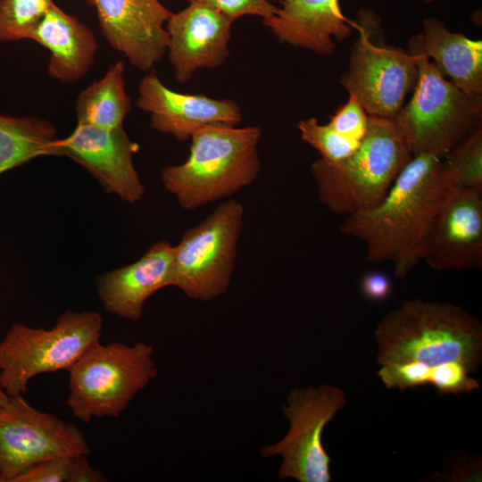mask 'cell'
Returning <instances> with one entry per match:
<instances>
[{"label": "cell", "instance_id": "27", "mask_svg": "<svg viewBox=\"0 0 482 482\" xmlns=\"http://www.w3.org/2000/svg\"><path fill=\"white\" fill-rule=\"evenodd\" d=\"M369 121V114L361 103L349 95L348 101L339 107L328 123L342 136L361 142Z\"/></svg>", "mask_w": 482, "mask_h": 482}, {"label": "cell", "instance_id": "17", "mask_svg": "<svg viewBox=\"0 0 482 482\" xmlns=\"http://www.w3.org/2000/svg\"><path fill=\"white\" fill-rule=\"evenodd\" d=\"M170 286L174 287V246L165 240L154 244L135 262L95 278L106 312L134 322L141 318L145 302Z\"/></svg>", "mask_w": 482, "mask_h": 482}, {"label": "cell", "instance_id": "32", "mask_svg": "<svg viewBox=\"0 0 482 482\" xmlns=\"http://www.w3.org/2000/svg\"><path fill=\"white\" fill-rule=\"evenodd\" d=\"M9 400V396L0 387V406L5 404Z\"/></svg>", "mask_w": 482, "mask_h": 482}, {"label": "cell", "instance_id": "23", "mask_svg": "<svg viewBox=\"0 0 482 482\" xmlns=\"http://www.w3.org/2000/svg\"><path fill=\"white\" fill-rule=\"evenodd\" d=\"M470 373L467 367L456 362L436 366L407 362L380 365L377 375L388 389L404 391L431 386L442 395H457L480 388Z\"/></svg>", "mask_w": 482, "mask_h": 482}, {"label": "cell", "instance_id": "7", "mask_svg": "<svg viewBox=\"0 0 482 482\" xmlns=\"http://www.w3.org/2000/svg\"><path fill=\"white\" fill-rule=\"evenodd\" d=\"M103 317L99 312L66 310L51 328L13 323L0 341V387L9 396L22 395L37 375L69 370L99 342Z\"/></svg>", "mask_w": 482, "mask_h": 482}, {"label": "cell", "instance_id": "24", "mask_svg": "<svg viewBox=\"0 0 482 482\" xmlns=\"http://www.w3.org/2000/svg\"><path fill=\"white\" fill-rule=\"evenodd\" d=\"M53 0H0V42L29 39Z\"/></svg>", "mask_w": 482, "mask_h": 482}, {"label": "cell", "instance_id": "6", "mask_svg": "<svg viewBox=\"0 0 482 482\" xmlns=\"http://www.w3.org/2000/svg\"><path fill=\"white\" fill-rule=\"evenodd\" d=\"M411 54L418 66L414 93L393 120L412 155L443 159L481 125L482 96L462 91L425 55Z\"/></svg>", "mask_w": 482, "mask_h": 482}, {"label": "cell", "instance_id": "4", "mask_svg": "<svg viewBox=\"0 0 482 482\" xmlns=\"http://www.w3.org/2000/svg\"><path fill=\"white\" fill-rule=\"evenodd\" d=\"M411 157L393 119L369 115L366 133L351 155L312 163L319 201L338 215L370 210L385 198Z\"/></svg>", "mask_w": 482, "mask_h": 482}, {"label": "cell", "instance_id": "15", "mask_svg": "<svg viewBox=\"0 0 482 482\" xmlns=\"http://www.w3.org/2000/svg\"><path fill=\"white\" fill-rule=\"evenodd\" d=\"M232 22L200 3H189L172 13L165 29L167 51L177 82L187 83L197 69H214L227 61Z\"/></svg>", "mask_w": 482, "mask_h": 482}, {"label": "cell", "instance_id": "13", "mask_svg": "<svg viewBox=\"0 0 482 482\" xmlns=\"http://www.w3.org/2000/svg\"><path fill=\"white\" fill-rule=\"evenodd\" d=\"M138 149L123 127L107 129L77 123L68 137L56 142L57 156L79 164L106 193L131 204L145 192L133 162Z\"/></svg>", "mask_w": 482, "mask_h": 482}, {"label": "cell", "instance_id": "1", "mask_svg": "<svg viewBox=\"0 0 482 482\" xmlns=\"http://www.w3.org/2000/svg\"><path fill=\"white\" fill-rule=\"evenodd\" d=\"M453 180L443 159L412 155L385 198L370 210L346 216L340 231L365 245L367 262H388L395 276L403 278L421 261L427 228Z\"/></svg>", "mask_w": 482, "mask_h": 482}, {"label": "cell", "instance_id": "12", "mask_svg": "<svg viewBox=\"0 0 482 482\" xmlns=\"http://www.w3.org/2000/svg\"><path fill=\"white\" fill-rule=\"evenodd\" d=\"M421 260L436 270L482 269V188L449 183L427 228Z\"/></svg>", "mask_w": 482, "mask_h": 482}, {"label": "cell", "instance_id": "14", "mask_svg": "<svg viewBox=\"0 0 482 482\" xmlns=\"http://www.w3.org/2000/svg\"><path fill=\"white\" fill-rule=\"evenodd\" d=\"M96 10L109 46L138 70L159 62L168 46L165 24L173 12L159 0H86Z\"/></svg>", "mask_w": 482, "mask_h": 482}, {"label": "cell", "instance_id": "21", "mask_svg": "<svg viewBox=\"0 0 482 482\" xmlns=\"http://www.w3.org/2000/svg\"><path fill=\"white\" fill-rule=\"evenodd\" d=\"M54 124L39 116L0 112V175L41 156H57Z\"/></svg>", "mask_w": 482, "mask_h": 482}, {"label": "cell", "instance_id": "33", "mask_svg": "<svg viewBox=\"0 0 482 482\" xmlns=\"http://www.w3.org/2000/svg\"><path fill=\"white\" fill-rule=\"evenodd\" d=\"M422 1L425 2L426 4H430L434 2L435 0H422Z\"/></svg>", "mask_w": 482, "mask_h": 482}, {"label": "cell", "instance_id": "9", "mask_svg": "<svg viewBox=\"0 0 482 482\" xmlns=\"http://www.w3.org/2000/svg\"><path fill=\"white\" fill-rule=\"evenodd\" d=\"M345 403V392L333 385L295 387L287 394L282 411L289 422L288 431L278 442L260 449L262 458L281 457L278 470L279 479L332 480L331 459L323 446L322 434Z\"/></svg>", "mask_w": 482, "mask_h": 482}, {"label": "cell", "instance_id": "19", "mask_svg": "<svg viewBox=\"0 0 482 482\" xmlns=\"http://www.w3.org/2000/svg\"><path fill=\"white\" fill-rule=\"evenodd\" d=\"M29 39L49 51L47 71L64 84L78 83L85 78L98 50L92 30L55 4L37 23Z\"/></svg>", "mask_w": 482, "mask_h": 482}, {"label": "cell", "instance_id": "28", "mask_svg": "<svg viewBox=\"0 0 482 482\" xmlns=\"http://www.w3.org/2000/svg\"><path fill=\"white\" fill-rule=\"evenodd\" d=\"M77 456L40 461L21 472L12 482H69Z\"/></svg>", "mask_w": 482, "mask_h": 482}, {"label": "cell", "instance_id": "26", "mask_svg": "<svg viewBox=\"0 0 482 482\" xmlns=\"http://www.w3.org/2000/svg\"><path fill=\"white\" fill-rule=\"evenodd\" d=\"M297 129L302 139L316 149L320 154V158L329 162L345 159L361 144L342 136L328 124H320L314 117L300 120Z\"/></svg>", "mask_w": 482, "mask_h": 482}, {"label": "cell", "instance_id": "25", "mask_svg": "<svg viewBox=\"0 0 482 482\" xmlns=\"http://www.w3.org/2000/svg\"><path fill=\"white\" fill-rule=\"evenodd\" d=\"M443 162L459 186L482 188L481 125L451 150Z\"/></svg>", "mask_w": 482, "mask_h": 482}, {"label": "cell", "instance_id": "18", "mask_svg": "<svg viewBox=\"0 0 482 482\" xmlns=\"http://www.w3.org/2000/svg\"><path fill=\"white\" fill-rule=\"evenodd\" d=\"M275 14L262 20L279 42L305 48L319 55L334 54L336 43L346 39L354 29L339 0H278Z\"/></svg>", "mask_w": 482, "mask_h": 482}, {"label": "cell", "instance_id": "34", "mask_svg": "<svg viewBox=\"0 0 482 482\" xmlns=\"http://www.w3.org/2000/svg\"><path fill=\"white\" fill-rule=\"evenodd\" d=\"M0 482H2L1 477H0Z\"/></svg>", "mask_w": 482, "mask_h": 482}, {"label": "cell", "instance_id": "16", "mask_svg": "<svg viewBox=\"0 0 482 482\" xmlns=\"http://www.w3.org/2000/svg\"><path fill=\"white\" fill-rule=\"evenodd\" d=\"M137 106L151 113V126L160 133L186 141L207 125L236 126L241 120L239 105L229 99L175 92L155 73L139 82Z\"/></svg>", "mask_w": 482, "mask_h": 482}, {"label": "cell", "instance_id": "2", "mask_svg": "<svg viewBox=\"0 0 482 482\" xmlns=\"http://www.w3.org/2000/svg\"><path fill=\"white\" fill-rule=\"evenodd\" d=\"M377 362L460 363L471 373L482 363V324L450 303L403 301L378 323Z\"/></svg>", "mask_w": 482, "mask_h": 482}, {"label": "cell", "instance_id": "29", "mask_svg": "<svg viewBox=\"0 0 482 482\" xmlns=\"http://www.w3.org/2000/svg\"><path fill=\"white\" fill-rule=\"evenodd\" d=\"M188 3H200L208 5L234 21L245 15H256L267 20L277 10L270 0H187Z\"/></svg>", "mask_w": 482, "mask_h": 482}, {"label": "cell", "instance_id": "10", "mask_svg": "<svg viewBox=\"0 0 482 482\" xmlns=\"http://www.w3.org/2000/svg\"><path fill=\"white\" fill-rule=\"evenodd\" d=\"M379 21L369 9H361L354 29L359 37L351 47L348 69L340 82L369 115L394 119L418 78L415 56L403 49L376 44L371 31Z\"/></svg>", "mask_w": 482, "mask_h": 482}, {"label": "cell", "instance_id": "11", "mask_svg": "<svg viewBox=\"0 0 482 482\" xmlns=\"http://www.w3.org/2000/svg\"><path fill=\"white\" fill-rule=\"evenodd\" d=\"M84 433L54 414L32 407L22 395L0 406V477L12 482L40 461L63 456L88 455Z\"/></svg>", "mask_w": 482, "mask_h": 482}, {"label": "cell", "instance_id": "3", "mask_svg": "<svg viewBox=\"0 0 482 482\" xmlns=\"http://www.w3.org/2000/svg\"><path fill=\"white\" fill-rule=\"evenodd\" d=\"M261 137L262 129L256 126L203 127L190 138L187 161L161 170L162 183L187 211L229 198L257 179Z\"/></svg>", "mask_w": 482, "mask_h": 482}, {"label": "cell", "instance_id": "20", "mask_svg": "<svg viewBox=\"0 0 482 482\" xmlns=\"http://www.w3.org/2000/svg\"><path fill=\"white\" fill-rule=\"evenodd\" d=\"M407 52L432 59L439 72L462 91L482 96L481 40L450 31L438 18H425L423 31L409 40Z\"/></svg>", "mask_w": 482, "mask_h": 482}, {"label": "cell", "instance_id": "31", "mask_svg": "<svg viewBox=\"0 0 482 482\" xmlns=\"http://www.w3.org/2000/svg\"><path fill=\"white\" fill-rule=\"evenodd\" d=\"M106 477L94 469L87 454L78 455L69 482H105Z\"/></svg>", "mask_w": 482, "mask_h": 482}, {"label": "cell", "instance_id": "22", "mask_svg": "<svg viewBox=\"0 0 482 482\" xmlns=\"http://www.w3.org/2000/svg\"><path fill=\"white\" fill-rule=\"evenodd\" d=\"M131 108L126 89L125 64L116 62L99 80L78 96L75 104L77 123L107 129L123 127Z\"/></svg>", "mask_w": 482, "mask_h": 482}, {"label": "cell", "instance_id": "5", "mask_svg": "<svg viewBox=\"0 0 482 482\" xmlns=\"http://www.w3.org/2000/svg\"><path fill=\"white\" fill-rule=\"evenodd\" d=\"M154 347L145 342L96 343L69 369L66 403L74 417L118 418L136 395L156 378Z\"/></svg>", "mask_w": 482, "mask_h": 482}, {"label": "cell", "instance_id": "8", "mask_svg": "<svg viewBox=\"0 0 482 482\" xmlns=\"http://www.w3.org/2000/svg\"><path fill=\"white\" fill-rule=\"evenodd\" d=\"M244 215L243 204L228 199L174 246V287L188 298L209 302L228 291Z\"/></svg>", "mask_w": 482, "mask_h": 482}, {"label": "cell", "instance_id": "30", "mask_svg": "<svg viewBox=\"0 0 482 482\" xmlns=\"http://www.w3.org/2000/svg\"><path fill=\"white\" fill-rule=\"evenodd\" d=\"M364 295L371 300H383L391 292L389 278L379 272H372L366 275L361 284Z\"/></svg>", "mask_w": 482, "mask_h": 482}]
</instances>
